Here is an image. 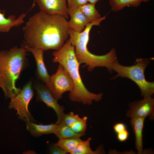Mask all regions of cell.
I'll return each instance as SVG.
<instances>
[{"label": "cell", "instance_id": "obj_22", "mask_svg": "<svg viewBox=\"0 0 154 154\" xmlns=\"http://www.w3.org/2000/svg\"><path fill=\"white\" fill-rule=\"evenodd\" d=\"M80 118L78 114H75L72 112L68 114H64L62 121L70 127L73 123Z\"/></svg>", "mask_w": 154, "mask_h": 154}, {"label": "cell", "instance_id": "obj_20", "mask_svg": "<svg viewBox=\"0 0 154 154\" xmlns=\"http://www.w3.org/2000/svg\"><path fill=\"white\" fill-rule=\"evenodd\" d=\"M95 4L87 3L78 8L85 15L90 23L100 18L101 15L95 8Z\"/></svg>", "mask_w": 154, "mask_h": 154}, {"label": "cell", "instance_id": "obj_4", "mask_svg": "<svg viewBox=\"0 0 154 154\" xmlns=\"http://www.w3.org/2000/svg\"><path fill=\"white\" fill-rule=\"evenodd\" d=\"M27 51L24 46H16L0 51V87L6 98H11L21 90L16 86L15 82L26 66Z\"/></svg>", "mask_w": 154, "mask_h": 154}, {"label": "cell", "instance_id": "obj_24", "mask_svg": "<svg viewBox=\"0 0 154 154\" xmlns=\"http://www.w3.org/2000/svg\"><path fill=\"white\" fill-rule=\"evenodd\" d=\"M117 137L118 140L120 142H124L128 139L129 133L127 129L117 134Z\"/></svg>", "mask_w": 154, "mask_h": 154}, {"label": "cell", "instance_id": "obj_2", "mask_svg": "<svg viewBox=\"0 0 154 154\" xmlns=\"http://www.w3.org/2000/svg\"><path fill=\"white\" fill-rule=\"evenodd\" d=\"M53 61L62 65L67 71L73 83V88L70 92L69 97L72 101L90 105L94 101L98 102L102 98L103 94L93 93L86 88L81 78L79 71L80 64L75 55L74 48L69 39L61 48L52 53Z\"/></svg>", "mask_w": 154, "mask_h": 154}, {"label": "cell", "instance_id": "obj_16", "mask_svg": "<svg viewBox=\"0 0 154 154\" xmlns=\"http://www.w3.org/2000/svg\"><path fill=\"white\" fill-rule=\"evenodd\" d=\"M54 134L59 139L71 137H78L85 135V133H78L73 131L70 128L61 121L57 124Z\"/></svg>", "mask_w": 154, "mask_h": 154}, {"label": "cell", "instance_id": "obj_17", "mask_svg": "<svg viewBox=\"0 0 154 154\" xmlns=\"http://www.w3.org/2000/svg\"><path fill=\"white\" fill-rule=\"evenodd\" d=\"M150 0H109V2L112 10L114 12H117L121 10L127 6L137 7L142 2H147Z\"/></svg>", "mask_w": 154, "mask_h": 154}, {"label": "cell", "instance_id": "obj_21", "mask_svg": "<svg viewBox=\"0 0 154 154\" xmlns=\"http://www.w3.org/2000/svg\"><path fill=\"white\" fill-rule=\"evenodd\" d=\"M88 118L84 116L73 123L70 127L74 132L78 133H85L87 129Z\"/></svg>", "mask_w": 154, "mask_h": 154}, {"label": "cell", "instance_id": "obj_19", "mask_svg": "<svg viewBox=\"0 0 154 154\" xmlns=\"http://www.w3.org/2000/svg\"><path fill=\"white\" fill-rule=\"evenodd\" d=\"M82 141L80 137H74L59 139L54 144L67 153H70Z\"/></svg>", "mask_w": 154, "mask_h": 154}, {"label": "cell", "instance_id": "obj_27", "mask_svg": "<svg viewBox=\"0 0 154 154\" xmlns=\"http://www.w3.org/2000/svg\"><path fill=\"white\" fill-rule=\"evenodd\" d=\"M88 2L90 3L96 4V3L100 0H87Z\"/></svg>", "mask_w": 154, "mask_h": 154}, {"label": "cell", "instance_id": "obj_13", "mask_svg": "<svg viewBox=\"0 0 154 154\" xmlns=\"http://www.w3.org/2000/svg\"><path fill=\"white\" fill-rule=\"evenodd\" d=\"M33 7V5L26 13L21 14L17 18L15 15H13L6 18L5 17V13H1L2 11L0 10V32H8L12 27H19L22 25L24 22V19Z\"/></svg>", "mask_w": 154, "mask_h": 154}, {"label": "cell", "instance_id": "obj_9", "mask_svg": "<svg viewBox=\"0 0 154 154\" xmlns=\"http://www.w3.org/2000/svg\"><path fill=\"white\" fill-rule=\"evenodd\" d=\"M34 88L36 91V101L44 102L48 108H52L56 112L57 120L56 123L58 124L62 121L64 114V107L59 104L58 100L52 95L46 84L38 83L35 85Z\"/></svg>", "mask_w": 154, "mask_h": 154}, {"label": "cell", "instance_id": "obj_1", "mask_svg": "<svg viewBox=\"0 0 154 154\" xmlns=\"http://www.w3.org/2000/svg\"><path fill=\"white\" fill-rule=\"evenodd\" d=\"M68 21L64 17L42 11L30 17L23 28L26 44L43 51L58 50L69 36Z\"/></svg>", "mask_w": 154, "mask_h": 154}, {"label": "cell", "instance_id": "obj_18", "mask_svg": "<svg viewBox=\"0 0 154 154\" xmlns=\"http://www.w3.org/2000/svg\"><path fill=\"white\" fill-rule=\"evenodd\" d=\"M91 137L82 142L70 153L71 154H98L105 153L103 147H98L95 151H93L90 147V141Z\"/></svg>", "mask_w": 154, "mask_h": 154}, {"label": "cell", "instance_id": "obj_3", "mask_svg": "<svg viewBox=\"0 0 154 154\" xmlns=\"http://www.w3.org/2000/svg\"><path fill=\"white\" fill-rule=\"evenodd\" d=\"M106 15L87 25L82 32H78L69 28V39L74 48L75 54L80 64H85L88 70L92 71L97 67H106L110 72L113 71L112 66L117 60L116 52L114 48L106 54L97 55L92 53L88 50L87 45L89 40V33L92 27L100 26L101 22L106 19Z\"/></svg>", "mask_w": 154, "mask_h": 154}, {"label": "cell", "instance_id": "obj_8", "mask_svg": "<svg viewBox=\"0 0 154 154\" xmlns=\"http://www.w3.org/2000/svg\"><path fill=\"white\" fill-rule=\"evenodd\" d=\"M129 109L126 113L127 117H149L151 120L154 119V99L152 96L145 97L141 100H136L129 105Z\"/></svg>", "mask_w": 154, "mask_h": 154}, {"label": "cell", "instance_id": "obj_6", "mask_svg": "<svg viewBox=\"0 0 154 154\" xmlns=\"http://www.w3.org/2000/svg\"><path fill=\"white\" fill-rule=\"evenodd\" d=\"M32 82L27 83L20 92L12 98L9 108L17 111L19 118L26 122L36 121L29 109V103L32 98L34 92L32 88Z\"/></svg>", "mask_w": 154, "mask_h": 154}, {"label": "cell", "instance_id": "obj_12", "mask_svg": "<svg viewBox=\"0 0 154 154\" xmlns=\"http://www.w3.org/2000/svg\"><path fill=\"white\" fill-rule=\"evenodd\" d=\"M31 52L35 58L36 63L37 74L38 78L47 86L50 76L48 74L43 61V50L30 47L27 44L24 46Z\"/></svg>", "mask_w": 154, "mask_h": 154}, {"label": "cell", "instance_id": "obj_26", "mask_svg": "<svg viewBox=\"0 0 154 154\" xmlns=\"http://www.w3.org/2000/svg\"><path fill=\"white\" fill-rule=\"evenodd\" d=\"M49 153L52 154H66L67 153L59 147L54 144L49 148Z\"/></svg>", "mask_w": 154, "mask_h": 154}, {"label": "cell", "instance_id": "obj_11", "mask_svg": "<svg viewBox=\"0 0 154 154\" xmlns=\"http://www.w3.org/2000/svg\"><path fill=\"white\" fill-rule=\"evenodd\" d=\"M67 12L70 17L68 21L69 28L75 31L78 32L83 31L86 25L90 23L78 7L68 8Z\"/></svg>", "mask_w": 154, "mask_h": 154}, {"label": "cell", "instance_id": "obj_7", "mask_svg": "<svg viewBox=\"0 0 154 154\" xmlns=\"http://www.w3.org/2000/svg\"><path fill=\"white\" fill-rule=\"evenodd\" d=\"M54 98L58 100L64 92H71L73 88L72 80L67 71L59 64L56 72L50 76L47 86Z\"/></svg>", "mask_w": 154, "mask_h": 154}, {"label": "cell", "instance_id": "obj_10", "mask_svg": "<svg viewBox=\"0 0 154 154\" xmlns=\"http://www.w3.org/2000/svg\"><path fill=\"white\" fill-rule=\"evenodd\" d=\"M40 11L68 18L66 0H34Z\"/></svg>", "mask_w": 154, "mask_h": 154}, {"label": "cell", "instance_id": "obj_23", "mask_svg": "<svg viewBox=\"0 0 154 154\" xmlns=\"http://www.w3.org/2000/svg\"><path fill=\"white\" fill-rule=\"evenodd\" d=\"M66 1L68 8L78 7L88 3L87 0H66Z\"/></svg>", "mask_w": 154, "mask_h": 154}, {"label": "cell", "instance_id": "obj_5", "mask_svg": "<svg viewBox=\"0 0 154 154\" xmlns=\"http://www.w3.org/2000/svg\"><path fill=\"white\" fill-rule=\"evenodd\" d=\"M150 63L148 59H137L135 64L126 66L121 65L117 60L113 64L112 69L117 73L112 79L118 77L128 78L135 82L140 89L141 95L143 97L152 96L154 93V82L147 81L144 71Z\"/></svg>", "mask_w": 154, "mask_h": 154}, {"label": "cell", "instance_id": "obj_15", "mask_svg": "<svg viewBox=\"0 0 154 154\" xmlns=\"http://www.w3.org/2000/svg\"><path fill=\"white\" fill-rule=\"evenodd\" d=\"M57 125L56 123L44 125L38 124L31 121L26 122L27 130L31 135L36 137L44 135L54 133Z\"/></svg>", "mask_w": 154, "mask_h": 154}, {"label": "cell", "instance_id": "obj_25", "mask_svg": "<svg viewBox=\"0 0 154 154\" xmlns=\"http://www.w3.org/2000/svg\"><path fill=\"white\" fill-rule=\"evenodd\" d=\"M113 129L115 133L117 134L127 129L125 124L123 123L119 122L115 124L113 126Z\"/></svg>", "mask_w": 154, "mask_h": 154}, {"label": "cell", "instance_id": "obj_14", "mask_svg": "<svg viewBox=\"0 0 154 154\" xmlns=\"http://www.w3.org/2000/svg\"><path fill=\"white\" fill-rule=\"evenodd\" d=\"M145 118L135 117L131 119L130 125L131 126L135 137V145L138 154L143 152V131Z\"/></svg>", "mask_w": 154, "mask_h": 154}]
</instances>
